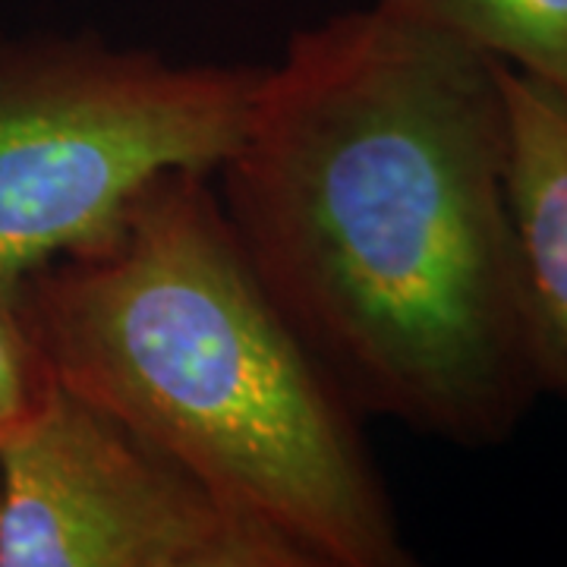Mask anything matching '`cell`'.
Returning <instances> with one entry per match:
<instances>
[{
	"label": "cell",
	"instance_id": "cell-7",
	"mask_svg": "<svg viewBox=\"0 0 567 567\" xmlns=\"http://www.w3.org/2000/svg\"><path fill=\"white\" fill-rule=\"evenodd\" d=\"M48 385L51 372L41 363L17 312L0 306V435L39 404Z\"/></svg>",
	"mask_w": 567,
	"mask_h": 567
},
{
	"label": "cell",
	"instance_id": "cell-1",
	"mask_svg": "<svg viewBox=\"0 0 567 567\" xmlns=\"http://www.w3.org/2000/svg\"><path fill=\"white\" fill-rule=\"evenodd\" d=\"M293 334L360 416L483 451L539 398L502 61L382 13L297 29L212 174Z\"/></svg>",
	"mask_w": 567,
	"mask_h": 567
},
{
	"label": "cell",
	"instance_id": "cell-5",
	"mask_svg": "<svg viewBox=\"0 0 567 567\" xmlns=\"http://www.w3.org/2000/svg\"><path fill=\"white\" fill-rule=\"evenodd\" d=\"M507 212L539 394L567 401V92L502 63Z\"/></svg>",
	"mask_w": 567,
	"mask_h": 567
},
{
	"label": "cell",
	"instance_id": "cell-3",
	"mask_svg": "<svg viewBox=\"0 0 567 567\" xmlns=\"http://www.w3.org/2000/svg\"><path fill=\"white\" fill-rule=\"evenodd\" d=\"M259 76L99 32L0 35V306L32 271L107 244L155 177L215 174Z\"/></svg>",
	"mask_w": 567,
	"mask_h": 567
},
{
	"label": "cell",
	"instance_id": "cell-4",
	"mask_svg": "<svg viewBox=\"0 0 567 567\" xmlns=\"http://www.w3.org/2000/svg\"><path fill=\"white\" fill-rule=\"evenodd\" d=\"M0 567H312L174 454L54 382L0 435Z\"/></svg>",
	"mask_w": 567,
	"mask_h": 567
},
{
	"label": "cell",
	"instance_id": "cell-6",
	"mask_svg": "<svg viewBox=\"0 0 567 567\" xmlns=\"http://www.w3.org/2000/svg\"><path fill=\"white\" fill-rule=\"evenodd\" d=\"M375 7L567 92V0H375Z\"/></svg>",
	"mask_w": 567,
	"mask_h": 567
},
{
	"label": "cell",
	"instance_id": "cell-2",
	"mask_svg": "<svg viewBox=\"0 0 567 567\" xmlns=\"http://www.w3.org/2000/svg\"><path fill=\"white\" fill-rule=\"evenodd\" d=\"M13 312L54 382L312 567L413 565L363 416L265 293L212 174L155 177L107 244L32 271Z\"/></svg>",
	"mask_w": 567,
	"mask_h": 567
}]
</instances>
